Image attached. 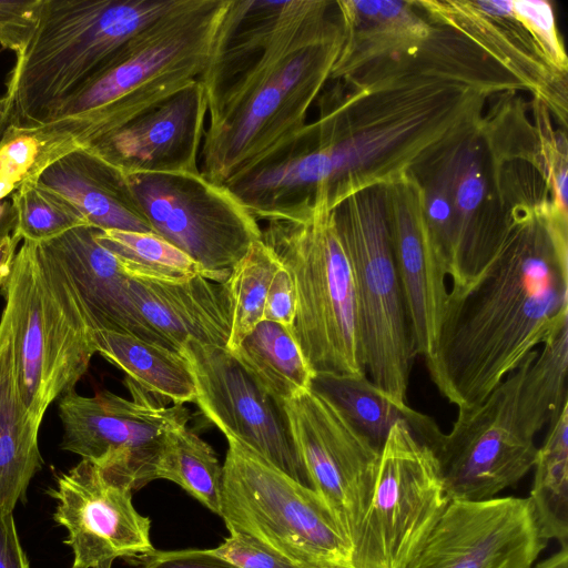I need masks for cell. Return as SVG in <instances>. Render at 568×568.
Here are the masks:
<instances>
[{
    "mask_svg": "<svg viewBox=\"0 0 568 568\" xmlns=\"http://www.w3.org/2000/svg\"><path fill=\"white\" fill-rule=\"evenodd\" d=\"M364 69L343 79L347 90L327 93L318 118L305 126L334 161L332 209L481 134L486 99L524 90L474 42L445 28Z\"/></svg>",
    "mask_w": 568,
    "mask_h": 568,
    "instance_id": "obj_1",
    "label": "cell"
},
{
    "mask_svg": "<svg viewBox=\"0 0 568 568\" xmlns=\"http://www.w3.org/2000/svg\"><path fill=\"white\" fill-rule=\"evenodd\" d=\"M508 212L494 258L466 287L449 290L434 354L438 392L458 409L483 402L568 322L567 215L551 204Z\"/></svg>",
    "mask_w": 568,
    "mask_h": 568,
    "instance_id": "obj_2",
    "label": "cell"
},
{
    "mask_svg": "<svg viewBox=\"0 0 568 568\" xmlns=\"http://www.w3.org/2000/svg\"><path fill=\"white\" fill-rule=\"evenodd\" d=\"M231 1L181 0L132 36L51 122L13 130L30 135L38 149L26 180L36 181L60 156L89 146L199 80L214 55Z\"/></svg>",
    "mask_w": 568,
    "mask_h": 568,
    "instance_id": "obj_3",
    "label": "cell"
},
{
    "mask_svg": "<svg viewBox=\"0 0 568 568\" xmlns=\"http://www.w3.org/2000/svg\"><path fill=\"white\" fill-rule=\"evenodd\" d=\"M255 219L265 223L261 240L293 277L291 331L312 371L365 374L355 277L327 189Z\"/></svg>",
    "mask_w": 568,
    "mask_h": 568,
    "instance_id": "obj_4",
    "label": "cell"
},
{
    "mask_svg": "<svg viewBox=\"0 0 568 568\" xmlns=\"http://www.w3.org/2000/svg\"><path fill=\"white\" fill-rule=\"evenodd\" d=\"M181 0H43L37 30L7 82L9 129L51 122L136 32Z\"/></svg>",
    "mask_w": 568,
    "mask_h": 568,
    "instance_id": "obj_5",
    "label": "cell"
},
{
    "mask_svg": "<svg viewBox=\"0 0 568 568\" xmlns=\"http://www.w3.org/2000/svg\"><path fill=\"white\" fill-rule=\"evenodd\" d=\"M22 402L40 427L48 407L74 390L97 353L88 313L58 257L22 241L1 286Z\"/></svg>",
    "mask_w": 568,
    "mask_h": 568,
    "instance_id": "obj_6",
    "label": "cell"
},
{
    "mask_svg": "<svg viewBox=\"0 0 568 568\" xmlns=\"http://www.w3.org/2000/svg\"><path fill=\"white\" fill-rule=\"evenodd\" d=\"M226 439L220 516L229 531L308 568H352L353 544L317 493Z\"/></svg>",
    "mask_w": 568,
    "mask_h": 568,
    "instance_id": "obj_7",
    "label": "cell"
},
{
    "mask_svg": "<svg viewBox=\"0 0 568 568\" xmlns=\"http://www.w3.org/2000/svg\"><path fill=\"white\" fill-rule=\"evenodd\" d=\"M333 211L355 277L365 374L393 402L407 405L416 354L393 257L383 187L358 190Z\"/></svg>",
    "mask_w": 568,
    "mask_h": 568,
    "instance_id": "obj_8",
    "label": "cell"
},
{
    "mask_svg": "<svg viewBox=\"0 0 568 568\" xmlns=\"http://www.w3.org/2000/svg\"><path fill=\"white\" fill-rule=\"evenodd\" d=\"M530 352L479 404L458 409L434 454L449 500H485L516 485L534 467L539 428L523 407L520 390Z\"/></svg>",
    "mask_w": 568,
    "mask_h": 568,
    "instance_id": "obj_9",
    "label": "cell"
},
{
    "mask_svg": "<svg viewBox=\"0 0 568 568\" xmlns=\"http://www.w3.org/2000/svg\"><path fill=\"white\" fill-rule=\"evenodd\" d=\"M125 178L153 232L192 257L209 281L223 284L262 237L258 221L235 193L200 171Z\"/></svg>",
    "mask_w": 568,
    "mask_h": 568,
    "instance_id": "obj_10",
    "label": "cell"
},
{
    "mask_svg": "<svg viewBox=\"0 0 568 568\" xmlns=\"http://www.w3.org/2000/svg\"><path fill=\"white\" fill-rule=\"evenodd\" d=\"M438 460L403 420L385 438L352 568H405L444 511Z\"/></svg>",
    "mask_w": 568,
    "mask_h": 568,
    "instance_id": "obj_11",
    "label": "cell"
},
{
    "mask_svg": "<svg viewBox=\"0 0 568 568\" xmlns=\"http://www.w3.org/2000/svg\"><path fill=\"white\" fill-rule=\"evenodd\" d=\"M124 384L132 400L109 390L91 397L72 390L60 397V446L133 490L155 479L165 435L186 426L191 414L182 404H158L129 377Z\"/></svg>",
    "mask_w": 568,
    "mask_h": 568,
    "instance_id": "obj_12",
    "label": "cell"
},
{
    "mask_svg": "<svg viewBox=\"0 0 568 568\" xmlns=\"http://www.w3.org/2000/svg\"><path fill=\"white\" fill-rule=\"evenodd\" d=\"M284 407L311 486L354 548L373 495L381 449L311 387Z\"/></svg>",
    "mask_w": 568,
    "mask_h": 568,
    "instance_id": "obj_13",
    "label": "cell"
},
{
    "mask_svg": "<svg viewBox=\"0 0 568 568\" xmlns=\"http://www.w3.org/2000/svg\"><path fill=\"white\" fill-rule=\"evenodd\" d=\"M180 353L192 372L195 403L202 414L225 437L236 439L312 488L284 405L267 394L226 348L187 339Z\"/></svg>",
    "mask_w": 568,
    "mask_h": 568,
    "instance_id": "obj_14",
    "label": "cell"
},
{
    "mask_svg": "<svg viewBox=\"0 0 568 568\" xmlns=\"http://www.w3.org/2000/svg\"><path fill=\"white\" fill-rule=\"evenodd\" d=\"M530 500H449L405 568H530L545 549Z\"/></svg>",
    "mask_w": 568,
    "mask_h": 568,
    "instance_id": "obj_15",
    "label": "cell"
},
{
    "mask_svg": "<svg viewBox=\"0 0 568 568\" xmlns=\"http://www.w3.org/2000/svg\"><path fill=\"white\" fill-rule=\"evenodd\" d=\"M48 494L54 521L67 531L71 568H112L118 558H141L154 548L150 518L133 506L132 489L81 459L57 478Z\"/></svg>",
    "mask_w": 568,
    "mask_h": 568,
    "instance_id": "obj_16",
    "label": "cell"
},
{
    "mask_svg": "<svg viewBox=\"0 0 568 568\" xmlns=\"http://www.w3.org/2000/svg\"><path fill=\"white\" fill-rule=\"evenodd\" d=\"M381 185L415 354L427 359L436 347L448 294V273L436 257L426 223L423 189L414 173H404Z\"/></svg>",
    "mask_w": 568,
    "mask_h": 568,
    "instance_id": "obj_17",
    "label": "cell"
},
{
    "mask_svg": "<svg viewBox=\"0 0 568 568\" xmlns=\"http://www.w3.org/2000/svg\"><path fill=\"white\" fill-rule=\"evenodd\" d=\"M207 95L199 79L158 106L104 135L88 151L124 176L199 172Z\"/></svg>",
    "mask_w": 568,
    "mask_h": 568,
    "instance_id": "obj_18",
    "label": "cell"
},
{
    "mask_svg": "<svg viewBox=\"0 0 568 568\" xmlns=\"http://www.w3.org/2000/svg\"><path fill=\"white\" fill-rule=\"evenodd\" d=\"M95 232L97 227L82 225L43 243L69 273L93 329L131 334L174 351L131 301L129 276L118 258L97 241Z\"/></svg>",
    "mask_w": 568,
    "mask_h": 568,
    "instance_id": "obj_19",
    "label": "cell"
},
{
    "mask_svg": "<svg viewBox=\"0 0 568 568\" xmlns=\"http://www.w3.org/2000/svg\"><path fill=\"white\" fill-rule=\"evenodd\" d=\"M442 27L475 42L537 98L551 102L561 81L530 33L513 12L510 0L416 2Z\"/></svg>",
    "mask_w": 568,
    "mask_h": 568,
    "instance_id": "obj_20",
    "label": "cell"
},
{
    "mask_svg": "<svg viewBox=\"0 0 568 568\" xmlns=\"http://www.w3.org/2000/svg\"><path fill=\"white\" fill-rule=\"evenodd\" d=\"M131 301L174 351L187 339L226 348L232 312L225 286L201 274L181 281L129 277Z\"/></svg>",
    "mask_w": 568,
    "mask_h": 568,
    "instance_id": "obj_21",
    "label": "cell"
},
{
    "mask_svg": "<svg viewBox=\"0 0 568 568\" xmlns=\"http://www.w3.org/2000/svg\"><path fill=\"white\" fill-rule=\"evenodd\" d=\"M36 181L74 204L93 227L153 232L126 178L87 149L60 156Z\"/></svg>",
    "mask_w": 568,
    "mask_h": 568,
    "instance_id": "obj_22",
    "label": "cell"
},
{
    "mask_svg": "<svg viewBox=\"0 0 568 568\" xmlns=\"http://www.w3.org/2000/svg\"><path fill=\"white\" fill-rule=\"evenodd\" d=\"M343 42L331 79H346L365 67L420 44L433 27L412 1H337Z\"/></svg>",
    "mask_w": 568,
    "mask_h": 568,
    "instance_id": "obj_23",
    "label": "cell"
},
{
    "mask_svg": "<svg viewBox=\"0 0 568 568\" xmlns=\"http://www.w3.org/2000/svg\"><path fill=\"white\" fill-rule=\"evenodd\" d=\"M39 426L22 402L9 321L0 320V510L12 513L23 501L41 468Z\"/></svg>",
    "mask_w": 568,
    "mask_h": 568,
    "instance_id": "obj_24",
    "label": "cell"
},
{
    "mask_svg": "<svg viewBox=\"0 0 568 568\" xmlns=\"http://www.w3.org/2000/svg\"><path fill=\"white\" fill-rule=\"evenodd\" d=\"M311 388L332 400L379 449L399 420L433 452L444 434L432 417L396 404L366 374L316 373Z\"/></svg>",
    "mask_w": 568,
    "mask_h": 568,
    "instance_id": "obj_25",
    "label": "cell"
},
{
    "mask_svg": "<svg viewBox=\"0 0 568 568\" xmlns=\"http://www.w3.org/2000/svg\"><path fill=\"white\" fill-rule=\"evenodd\" d=\"M97 353L146 393L174 404L195 402L196 387L181 353L110 329L92 331Z\"/></svg>",
    "mask_w": 568,
    "mask_h": 568,
    "instance_id": "obj_26",
    "label": "cell"
},
{
    "mask_svg": "<svg viewBox=\"0 0 568 568\" xmlns=\"http://www.w3.org/2000/svg\"><path fill=\"white\" fill-rule=\"evenodd\" d=\"M232 354L246 373L283 405L308 389L315 375L291 327L278 323L261 321Z\"/></svg>",
    "mask_w": 568,
    "mask_h": 568,
    "instance_id": "obj_27",
    "label": "cell"
},
{
    "mask_svg": "<svg viewBox=\"0 0 568 568\" xmlns=\"http://www.w3.org/2000/svg\"><path fill=\"white\" fill-rule=\"evenodd\" d=\"M549 425L528 499L544 538L568 548V402Z\"/></svg>",
    "mask_w": 568,
    "mask_h": 568,
    "instance_id": "obj_28",
    "label": "cell"
},
{
    "mask_svg": "<svg viewBox=\"0 0 568 568\" xmlns=\"http://www.w3.org/2000/svg\"><path fill=\"white\" fill-rule=\"evenodd\" d=\"M223 468L213 448L186 426L165 435L155 479H168L220 516Z\"/></svg>",
    "mask_w": 568,
    "mask_h": 568,
    "instance_id": "obj_29",
    "label": "cell"
},
{
    "mask_svg": "<svg viewBox=\"0 0 568 568\" xmlns=\"http://www.w3.org/2000/svg\"><path fill=\"white\" fill-rule=\"evenodd\" d=\"M95 239L118 258L129 277L181 281L203 276L192 257L156 233L97 229Z\"/></svg>",
    "mask_w": 568,
    "mask_h": 568,
    "instance_id": "obj_30",
    "label": "cell"
},
{
    "mask_svg": "<svg viewBox=\"0 0 568 568\" xmlns=\"http://www.w3.org/2000/svg\"><path fill=\"white\" fill-rule=\"evenodd\" d=\"M281 263L262 240L251 244L233 266L225 286L232 325L226 349L234 353L242 341L262 321L266 295Z\"/></svg>",
    "mask_w": 568,
    "mask_h": 568,
    "instance_id": "obj_31",
    "label": "cell"
},
{
    "mask_svg": "<svg viewBox=\"0 0 568 568\" xmlns=\"http://www.w3.org/2000/svg\"><path fill=\"white\" fill-rule=\"evenodd\" d=\"M568 322L544 343L529 364L520 390L524 408L541 429L559 414L567 400Z\"/></svg>",
    "mask_w": 568,
    "mask_h": 568,
    "instance_id": "obj_32",
    "label": "cell"
},
{
    "mask_svg": "<svg viewBox=\"0 0 568 568\" xmlns=\"http://www.w3.org/2000/svg\"><path fill=\"white\" fill-rule=\"evenodd\" d=\"M10 203L14 214L12 234L21 241L44 243L71 229L90 225L74 204L37 181L20 183Z\"/></svg>",
    "mask_w": 568,
    "mask_h": 568,
    "instance_id": "obj_33",
    "label": "cell"
},
{
    "mask_svg": "<svg viewBox=\"0 0 568 568\" xmlns=\"http://www.w3.org/2000/svg\"><path fill=\"white\" fill-rule=\"evenodd\" d=\"M513 12L530 33L549 67L565 77L567 55L559 40L550 3L537 0H515L513 1Z\"/></svg>",
    "mask_w": 568,
    "mask_h": 568,
    "instance_id": "obj_34",
    "label": "cell"
},
{
    "mask_svg": "<svg viewBox=\"0 0 568 568\" xmlns=\"http://www.w3.org/2000/svg\"><path fill=\"white\" fill-rule=\"evenodd\" d=\"M43 0H0V44L20 55L31 41Z\"/></svg>",
    "mask_w": 568,
    "mask_h": 568,
    "instance_id": "obj_35",
    "label": "cell"
},
{
    "mask_svg": "<svg viewBox=\"0 0 568 568\" xmlns=\"http://www.w3.org/2000/svg\"><path fill=\"white\" fill-rule=\"evenodd\" d=\"M209 550L239 568H308L236 531H230L220 546Z\"/></svg>",
    "mask_w": 568,
    "mask_h": 568,
    "instance_id": "obj_36",
    "label": "cell"
},
{
    "mask_svg": "<svg viewBox=\"0 0 568 568\" xmlns=\"http://www.w3.org/2000/svg\"><path fill=\"white\" fill-rule=\"evenodd\" d=\"M37 155V144L30 135L8 129L0 143V181L17 189L30 173Z\"/></svg>",
    "mask_w": 568,
    "mask_h": 568,
    "instance_id": "obj_37",
    "label": "cell"
},
{
    "mask_svg": "<svg viewBox=\"0 0 568 568\" xmlns=\"http://www.w3.org/2000/svg\"><path fill=\"white\" fill-rule=\"evenodd\" d=\"M139 559L136 568H239L209 549H153Z\"/></svg>",
    "mask_w": 568,
    "mask_h": 568,
    "instance_id": "obj_38",
    "label": "cell"
},
{
    "mask_svg": "<svg viewBox=\"0 0 568 568\" xmlns=\"http://www.w3.org/2000/svg\"><path fill=\"white\" fill-rule=\"evenodd\" d=\"M296 304L297 297L293 277L287 270L281 266L270 285L262 321L291 327L295 318Z\"/></svg>",
    "mask_w": 568,
    "mask_h": 568,
    "instance_id": "obj_39",
    "label": "cell"
},
{
    "mask_svg": "<svg viewBox=\"0 0 568 568\" xmlns=\"http://www.w3.org/2000/svg\"><path fill=\"white\" fill-rule=\"evenodd\" d=\"M0 568H30L12 513L0 510Z\"/></svg>",
    "mask_w": 568,
    "mask_h": 568,
    "instance_id": "obj_40",
    "label": "cell"
},
{
    "mask_svg": "<svg viewBox=\"0 0 568 568\" xmlns=\"http://www.w3.org/2000/svg\"><path fill=\"white\" fill-rule=\"evenodd\" d=\"M20 241L19 237L11 233L0 244V286L9 272L11 261Z\"/></svg>",
    "mask_w": 568,
    "mask_h": 568,
    "instance_id": "obj_41",
    "label": "cell"
},
{
    "mask_svg": "<svg viewBox=\"0 0 568 568\" xmlns=\"http://www.w3.org/2000/svg\"><path fill=\"white\" fill-rule=\"evenodd\" d=\"M530 568H568V548H561L556 554Z\"/></svg>",
    "mask_w": 568,
    "mask_h": 568,
    "instance_id": "obj_42",
    "label": "cell"
},
{
    "mask_svg": "<svg viewBox=\"0 0 568 568\" xmlns=\"http://www.w3.org/2000/svg\"><path fill=\"white\" fill-rule=\"evenodd\" d=\"M10 126V104L6 95L0 97V143Z\"/></svg>",
    "mask_w": 568,
    "mask_h": 568,
    "instance_id": "obj_43",
    "label": "cell"
},
{
    "mask_svg": "<svg viewBox=\"0 0 568 568\" xmlns=\"http://www.w3.org/2000/svg\"><path fill=\"white\" fill-rule=\"evenodd\" d=\"M13 226H14V214H13L11 203H10V207L8 209V211L4 213L3 217L0 221V244L7 236H9L12 233Z\"/></svg>",
    "mask_w": 568,
    "mask_h": 568,
    "instance_id": "obj_44",
    "label": "cell"
},
{
    "mask_svg": "<svg viewBox=\"0 0 568 568\" xmlns=\"http://www.w3.org/2000/svg\"><path fill=\"white\" fill-rule=\"evenodd\" d=\"M14 190L10 184L0 181V202L9 194H12Z\"/></svg>",
    "mask_w": 568,
    "mask_h": 568,
    "instance_id": "obj_45",
    "label": "cell"
},
{
    "mask_svg": "<svg viewBox=\"0 0 568 568\" xmlns=\"http://www.w3.org/2000/svg\"><path fill=\"white\" fill-rule=\"evenodd\" d=\"M9 207H10V203H8V202H0V221L3 217L4 213L8 211Z\"/></svg>",
    "mask_w": 568,
    "mask_h": 568,
    "instance_id": "obj_46",
    "label": "cell"
}]
</instances>
